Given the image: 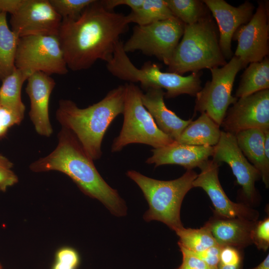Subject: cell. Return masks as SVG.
<instances>
[{"label": "cell", "mask_w": 269, "mask_h": 269, "mask_svg": "<svg viewBox=\"0 0 269 269\" xmlns=\"http://www.w3.org/2000/svg\"><path fill=\"white\" fill-rule=\"evenodd\" d=\"M129 23L127 15L108 10L96 0L77 19L62 18L57 36L68 68L80 71L99 59L108 62Z\"/></svg>", "instance_id": "cell-1"}, {"label": "cell", "mask_w": 269, "mask_h": 269, "mask_svg": "<svg viewBox=\"0 0 269 269\" xmlns=\"http://www.w3.org/2000/svg\"><path fill=\"white\" fill-rule=\"evenodd\" d=\"M29 168L36 172H61L85 195L100 201L114 215L122 217L127 214L126 203L117 190L104 180L75 135L65 128L62 127L58 134L56 148L46 156L32 162Z\"/></svg>", "instance_id": "cell-2"}, {"label": "cell", "mask_w": 269, "mask_h": 269, "mask_svg": "<svg viewBox=\"0 0 269 269\" xmlns=\"http://www.w3.org/2000/svg\"><path fill=\"white\" fill-rule=\"evenodd\" d=\"M125 87L120 85L110 91L99 102L81 109L72 101L62 99L56 112L62 127L70 131L87 154L93 160L102 154L104 135L113 120L123 114Z\"/></svg>", "instance_id": "cell-3"}, {"label": "cell", "mask_w": 269, "mask_h": 269, "mask_svg": "<svg viewBox=\"0 0 269 269\" xmlns=\"http://www.w3.org/2000/svg\"><path fill=\"white\" fill-rule=\"evenodd\" d=\"M227 63L219 44L216 25L207 13L197 22L185 24L181 40L167 65V72L180 75Z\"/></svg>", "instance_id": "cell-4"}, {"label": "cell", "mask_w": 269, "mask_h": 269, "mask_svg": "<svg viewBox=\"0 0 269 269\" xmlns=\"http://www.w3.org/2000/svg\"><path fill=\"white\" fill-rule=\"evenodd\" d=\"M120 40L116 44L112 59L107 63L108 71L114 76L130 83L139 82L146 90L164 89L165 97L173 98L182 94L195 96L202 89L200 71L183 76L174 73L162 72L160 66L147 61L137 68L130 60Z\"/></svg>", "instance_id": "cell-5"}, {"label": "cell", "mask_w": 269, "mask_h": 269, "mask_svg": "<svg viewBox=\"0 0 269 269\" xmlns=\"http://www.w3.org/2000/svg\"><path fill=\"white\" fill-rule=\"evenodd\" d=\"M126 174L137 184L148 202L149 209L143 216L145 221H160L175 232L184 227L180 208L185 196L193 187L196 172L187 170L179 178L169 181L153 179L133 170Z\"/></svg>", "instance_id": "cell-6"}, {"label": "cell", "mask_w": 269, "mask_h": 269, "mask_svg": "<svg viewBox=\"0 0 269 269\" xmlns=\"http://www.w3.org/2000/svg\"><path fill=\"white\" fill-rule=\"evenodd\" d=\"M125 87L124 123L119 135L113 141L111 151H120L131 143L145 144L157 148L174 142L158 128L143 105L140 89L132 83L125 84Z\"/></svg>", "instance_id": "cell-7"}, {"label": "cell", "mask_w": 269, "mask_h": 269, "mask_svg": "<svg viewBox=\"0 0 269 269\" xmlns=\"http://www.w3.org/2000/svg\"><path fill=\"white\" fill-rule=\"evenodd\" d=\"M184 25L175 16L145 25H136L123 43L124 49L126 53L139 50L154 56L167 66L183 35Z\"/></svg>", "instance_id": "cell-8"}, {"label": "cell", "mask_w": 269, "mask_h": 269, "mask_svg": "<svg viewBox=\"0 0 269 269\" xmlns=\"http://www.w3.org/2000/svg\"><path fill=\"white\" fill-rule=\"evenodd\" d=\"M242 68L241 60L233 56L225 65L210 69L211 80L195 95V112L206 113L221 126L229 106L238 100L232 92L236 76Z\"/></svg>", "instance_id": "cell-9"}, {"label": "cell", "mask_w": 269, "mask_h": 269, "mask_svg": "<svg viewBox=\"0 0 269 269\" xmlns=\"http://www.w3.org/2000/svg\"><path fill=\"white\" fill-rule=\"evenodd\" d=\"M15 66L29 76L36 72L49 75L68 73L58 36L55 35L18 38Z\"/></svg>", "instance_id": "cell-10"}, {"label": "cell", "mask_w": 269, "mask_h": 269, "mask_svg": "<svg viewBox=\"0 0 269 269\" xmlns=\"http://www.w3.org/2000/svg\"><path fill=\"white\" fill-rule=\"evenodd\" d=\"M268 20V3L260 1L250 21L234 33L232 39L238 41V45L234 56L241 60L243 68L261 61L269 55Z\"/></svg>", "instance_id": "cell-11"}, {"label": "cell", "mask_w": 269, "mask_h": 269, "mask_svg": "<svg viewBox=\"0 0 269 269\" xmlns=\"http://www.w3.org/2000/svg\"><path fill=\"white\" fill-rule=\"evenodd\" d=\"M62 17L49 0H24L11 15V30L18 37L32 35L57 36Z\"/></svg>", "instance_id": "cell-12"}, {"label": "cell", "mask_w": 269, "mask_h": 269, "mask_svg": "<svg viewBox=\"0 0 269 269\" xmlns=\"http://www.w3.org/2000/svg\"><path fill=\"white\" fill-rule=\"evenodd\" d=\"M221 126L235 135L252 128L269 131V89L238 98L227 110Z\"/></svg>", "instance_id": "cell-13"}, {"label": "cell", "mask_w": 269, "mask_h": 269, "mask_svg": "<svg viewBox=\"0 0 269 269\" xmlns=\"http://www.w3.org/2000/svg\"><path fill=\"white\" fill-rule=\"evenodd\" d=\"M220 163L213 160L204 161L199 168L201 172L193 182V187L202 188L214 207L216 216L239 218L256 221L259 213L242 203L232 201L224 192L219 180Z\"/></svg>", "instance_id": "cell-14"}, {"label": "cell", "mask_w": 269, "mask_h": 269, "mask_svg": "<svg viewBox=\"0 0 269 269\" xmlns=\"http://www.w3.org/2000/svg\"><path fill=\"white\" fill-rule=\"evenodd\" d=\"M212 157L214 161L226 162L229 165L246 199L254 202L257 196L255 182L261 177V174L242 153L235 135L221 131L220 139L214 146Z\"/></svg>", "instance_id": "cell-15"}, {"label": "cell", "mask_w": 269, "mask_h": 269, "mask_svg": "<svg viewBox=\"0 0 269 269\" xmlns=\"http://www.w3.org/2000/svg\"><path fill=\"white\" fill-rule=\"evenodd\" d=\"M207 8L215 19L219 29V44L221 52L226 59L233 56L232 40L237 29L247 23L253 15L255 6L246 1L234 6L224 0H203Z\"/></svg>", "instance_id": "cell-16"}, {"label": "cell", "mask_w": 269, "mask_h": 269, "mask_svg": "<svg viewBox=\"0 0 269 269\" xmlns=\"http://www.w3.org/2000/svg\"><path fill=\"white\" fill-rule=\"evenodd\" d=\"M27 81L25 92L30 102V119L38 134L49 137L53 132L49 117V103L56 83L50 75L41 72L31 74Z\"/></svg>", "instance_id": "cell-17"}, {"label": "cell", "mask_w": 269, "mask_h": 269, "mask_svg": "<svg viewBox=\"0 0 269 269\" xmlns=\"http://www.w3.org/2000/svg\"><path fill=\"white\" fill-rule=\"evenodd\" d=\"M152 155L146 163L154 164L155 167L165 164H177L187 170L199 167L212 156L214 146L193 145L178 143L175 141L167 145L153 148Z\"/></svg>", "instance_id": "cell-18"}, {"label": "cell", "mask_w": 269, "mask_h": 269, "mask_svg": "<svg viewBox=\"0 0 269 269\" xmlns=\"http://www.w3.org/2000/svg\"><path fill=\"white\" fill-rule=\"evenodd\" d=\"M165 92L160 88H149L141 94L143 105L154 119L158 128L177 141L192 119L184 120L167 108L164 101Z\"/></svg>", "instance_id": "cell-19"}, {"label": "cell", "mask_w": 269, "mask_h": 269, "mask_svg": "<svg viewBox=\"0 0 269 269\" xmlns=\"http://www.w3.org/2000/svg\"><path fill=\"white\" fill-rule=\"evenodd\" d=\"M256 221L216 216L208 222L212 234L219 245L240 249L253 244L252 232Z\"/></svg>", "instance_id": "cell-20"}, {"label": "cell", "mask_w": 269, "mask_h": 269, "mask_svg": "<svg viewBox=\"0 0 269 269\" xmlns=\"http://www.w3.org/2000/svg\"><path fill=\"white\" fill-rule=\"evenodd\" d=\"M235 136L242 153L260 172L266 187L269 188V159L265 153L264 132L252 128L241 131Z\"/></svg>", "instance_id": "cell-21"}, {"label": "cell", "mask_w": 269, "mask_h": 269, "mask_svg": "<svg viewBox=\"0 0 269 269\" xmlns=\"http://www.w3.org/2000/svg\"><path fill=\"white\" fill-rule=\"evenodd\" d=\"M221 132L220 126L203 113L185 128L175 141L189 145L214 146L220 139Z\"/></svg>", "instance_id": "cell-22"}, {"label": "cell", "mask_w": 269, "mask_h": 269, "mask_svg": "<svg viewBox=\"0 0 269 269\" xmlns=\"http://www.w3.org/2000/svg\"><path fill=\"white\" fill-rule=\"evenodd\" d=\"M29 76L16 67L2 81L0 87V105L23 119L25 107L21 100V91Z\"/></svg>", "instance_id": "cell-23"}, {"label": "cell", "mask_w": 269, "mask_h": 269, "mask_svg": "<svg viewBox=\"0 0 269 269\" xmlns=\"http://www.w3.org/2000/svg\"><path fill=\"white\" fill-rule=\"evenodd\" d=\"M269 89V58L250 63L244 71L236 92L240 98L256 92Z\"/></svg>", "instance_id": "cell-24"}, {"label": "cell", "mask_w": 269, "mask_h": 269, "mask_svg": "<svg viewBox=\"0 0 269 269\" xmlns=\"http://www.w3.org/2000/svg\"><path fill=\"white\" fill-rule=\"evenodd\" d=\"M18 37L8 27L6 13L0 12V80L15 69V58Z\"/></svg>", "instance_id": "cell-25"}, {"label": "cell", "mask_w": 269, "mask_h": 269, "mask_svg": "<svg viewBox=\"0 0 269 269\" xmlns=\"http://www.w3.org/2000/svg\"><path fill=\"white\" fill-rule=\"evenodd\" d=\"M130 23L145 25L174 17L165 0H143L140 7L127 15Z\"/></svg>", "instance_id": "cell-26"}, {"label": "cell", "mask_w": 269, "mask_h": 269, "mask_svg": "<svg viewBox=\"0 0 269 269\" xmlns=\"http://www.w3.org/2000/svg\"><path fill=\"white\" fill-rule=\"evenodd\" d=\"M175 233L179 238L178 244L193 252H201L219 245L212 234L208 222L199 229L183 227Z\"/></svg>", "instance_id": "cell-27"}, {"label": "cell", "mask_w": 269, "mask_h": 269, "mask_svg": "<svg viewBox=\"0 0 269 269\" xmlns=\"http://www.w3.org/2000/svg\"><path fill=\"white\" fill-rule=\"evenodd\" d=\"M167 5L175 17L184 24L197 22L207 14V7L198 0H165Z\"/></svg>", "instance_id": "cell-28"}, {"label": "cell", "mask_w": 269, "mask_h": 269, "mask_svg": "<svg viewBox=\"0 0 269 269\" xmlns=\"http://www.w3.org/2000/svg\"><path fill=\"white\" fill-rule=\"evenodd\" d=\"M62 18L76 19L94 0H49Z\"/></svg>", "instance_id": "cell-29"}, {"label": "cell", "mask_w": 269, "mask_h": 269, "mask_svg": "<svg viewBox=\"0 0 269 269\" xmlns=\"http://www.w3.org/2000/svg\"><path fill=\"white\" fill-rule=\"evenodd\" d=\"M79 263L77 252L72 248L64 247L58 250L52 269H76Z\"/></svg>", "instance_id": "cell-30"}, {"label": "cell", "mask_w": 269, "mask_h": 269, "mask_svg": "<svg viewBox=\"0 0 269 269\" xmlns=\"http://www.w3.org/2000/svg\"><path fill=\"white\" fill-rule=\"evenodd\" d=\"M252 241L259 250L266 252L269 247V218L255 222Z\"/></svg>", "instance_id": "cell-31"}, {"label": "cell", "mask_w": 269, "mask_h": 269, "mask_svg": "<svg viewBox=\"0 0 269 269\" xmlns=\"http://www.w3.org/2000/svg\"><path fill=\"white\" fill-rule=\"evenodd\" d=\"M13 163L0 154V191H6L8 187L18 182V177L11 170Z\"/></svg>", "instance_id": "cell-32"}, {"label": "cell", "mask_w": 269, "mask_h": 269, "mask_svg": "<svg viewBox=\"0 0 269 269\" xmlns=\"http://www.w3.org/2000/svg\"><path fill=\"white\" fill-rule=\"evenodd\" d=\"M23 119L0 105V138L4 137L11 127L19 125Z\"/></svg>", "instance_id": "cell-33"}, {"label": "cell", "mask_w": 269, "mask_h": 269, "mask_svg": "<svg viewBox=\"0 0 269 269\" xmlns=\"http://www.w3.org/2000/svg\"><path fill=\"white\" fill-rule=\"evenodd\" d=\"M242 255L239 249L229 246L222 247L219 266H238L242 264Z\"/></svg>", "instance_id": "cell-34"}, {"label": "cell", "mask_w": 269, "mask_h": 269, "mask_svg": "<svg viewBox=\"0 0 269 269\" xmlns=\"http://www.w3.org/2000/svg\"><path fill=\"white\" fill-rule=\"evenodd\" d=\"M182 255V261L176 269H207L209 267L193 253L178 245Z\"/></svg>", "instance_id": "cell-35"}, {"label": "cell", "mask_w": 269, "mask_h": 269, "mask_svg": "<svg viewBox=\"0 0 269 269\" xmlns=\"http://www.w3.org/2000/svg\"><path fill=\"white\" fill-rule=\"evenodd\" d=\"M222 246L216 245L203 251L193 252L197 258L203 261L209 267L218 268Z\"/></svg>", "instance_id": "cell-36"}, {"label": "cell", "mask_w": 269, "mask_h": 269, "mask_svg": "<svg viewBox=\"0 0 269 269\" xmlns=\"http://www.w3.org/2000/svg\"><path fill=\"white\" fill-rule=\"evenodd\" d=\"M104 7L108 10L113 11L114 8L120 5H125L134 10L140 7L143 0H101Z\"/></svg>", "instance_id": "cell-37"}, {"label": "cell", "mask_w": 269, "mask_h": 269, "mask_svg": "<svg viewBox=\"0 0 269 269\" xmlns=\"http://www.w3.org/2000/svg\"><path fill=\"white\" fill-rule=\"evenodd\" d=\"M24 0H0V12L14 14L23 4Z\"/></svg>", "instance_id": "cell-38"}, {"label": "cell", "mask_w": 269, "mask_h": 269, "mask_svg": "<svg viewBox=\"0 0 269 269\" xmlns=\"http://www.w3.org/2000/svg\"><path fill=\"white\" fill-rule=\"evenodd\" d=\"M264 150L267 159H269V130L264 132Z\"/></svg>", "instance_id": "cell-39"}, {"label": "cell", "mask_w": 269, "mask_h": 269, "mask_svg": "<svg viewBox=\"0 0 269 269\" xmlns=\"http://www.w3.org/2000/svg\"><path fill=\"white\" fill-rule=\"evenodd\" d=\"M250 269H269V255L265 258L264 260L257 267Z\"/></svg>", "instance_id": "cell-40"}, {"label": "cell", "mask_w": 269, "mask_h": 269, "mask_svg": "<svg viewBox=\"0 0 269 269\" xmlns=\"http://www.w3.org/2000/svg\"><path fill=\"white\" fill-rule=\"evenodd\" d=\"M242 265L238 266H219L218 269H242Z\"/></svg>", "instance_id": "cell-41"}, {"label": "cell", "mask_w": 269, "mask_h": 269, "mask_svg": "<svg viewBox=\"0 0 269 269\" xmlns=\"http://www.w3.org/2000/svg\"><path fill=\"white\" fill-rule=\"evenodd\" d=\"M218 269V268H216V267H209L208 269Z\"/></svg>", "instance_id": "cell-42"}, {"label": "cell", "mask_w": 269, "mask_h": 269, "mask_svg": "<svg viewBox=\"0 0 269 269\" xmlns=\"http://www.w3.org/2000/svg\"><path fill=\"white\" fill-rule=\"evenodd\" d=\"M0 269H2V267L0 263Z\"/></svg>", "instance_id": "cell-43"}]
</instances>
